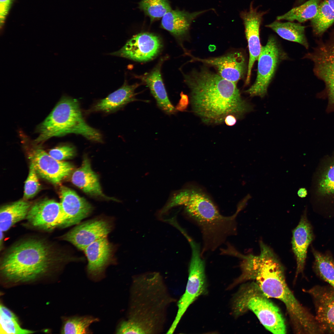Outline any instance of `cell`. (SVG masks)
Listing matches in <instances>:
<instances>
[{
	"label": "cell",
	"instance_id": "obj_15",
	"mask_svg": "<svg viewBox=\"0 0 334 334\" xmlns=\"http://www.w3.org/2000/svg\"><path fill=\"white\" fill-rule=\"evenodd\" d=\"M265 14L264 12L258 11L254 7L252 3H251L248 11L240 13V16L244 26L249 54L246 85L250 83L252 68L255 62L258 60L261 51L260 28L263 16Z\"/></svg>",
	"mask_w": 334,
	"mask_h": 334
},
{
	"label": "cell",
	"instance_id": "obj_23",
	"mask_svg": "<svg viewBox=\"0 0 334 334\" xmlns=\"http://www.w3.org/2000/svg\"><path fill=\"white\" fill-rule=\"evenodd\" d=\"M71 181L74 185L88 194L114 200L103 194L98 176L91 169L90 161L87 157L84 158L81 166L73 173Z\"/></svg>",
	"mask_w": 334,
	"mask_h": 334
},
{
	"label": "cell",
	"instance_id": "obj_8",
	"mask_svg": "<svg viewBox=\"0 0 334 334\" xmlns=\"http://www.w3.org/2000/svg\"><path fill=\"white\" fill-rule=\"evenodd\" d=\"M287 57L276 39L272 36L269 37L266 45L261 47L255 80L245 92L251 97H264L279 64Z\"/></svg>",
	"mask_w": 334,
	"mask_h": 334
},
{
	"label": "cell",
	"instance_id": "obj_27",
	"mask_svg": "<svg viewBox=\"0 0 334 334\" xmlns=\"http://www.w3.org/2000/svg\"><path fill=\"white\" fill-rule=\"evenodd\" d=\"M334 23V10L329 5L328 0L321 2L315 16L311 19L314 35L321 36Z\"/></svg>",
	"mask_w": 334,
	"mask_h": 334
},
{
	"label": "cell",
	"instance_id": "obj_26",
	"mask_svg": "<svg viewBox=\"0 0 334 334\" xmlns=\"http://www.w3.org/2000/svg\"><path fill=\"white\" fill-rule=\"evenodd\" d=\"M322 0H309L302 5L294 7L285 14L278 16V20H285L300 23L311 19L316 15Z\"/></svg>",
	"mask_w": 334,
	"mask_h": 334
},
{
	"label": "cell",
	"instance_id": "obj_24",
	"mask_svg": "<svg viewBox=\"0 0 334 334\" xmlns=\"http://www.w3.org/2000/svg\"><path fill=\"white\" fill-rule=\"evenodd\" d=\"M31 206L30 203L24 200L2 206L0 210V231L6 232L16 223L26 218Z\"/></svg>",
	"mask_w": 334,
	"mask_h": 334
},
{
	"label": "cell",
	"instance_id": "obj_20",
	"mask_svg": "<svg viewBox=\"0 0 334 334\" xmlns=\"http://www.w3.org/2000/svg\"><path fill=\"white\" fill-rule=\"evenodd\" d=\"M292 240L293 251L296 260L295 277L303 272L307 248L314 238L312 228L304 213L297 227L293 230Z\"/></svg>",
	"mask_w": 334,
	"mask_h": 334
},
{
	"label": "cell",
	"instance_id": "obj_1",
	"mask_svg": "<svg viewBox=\"0 0 334 334\" xmlns=\"http://www.w3.org/2000/svg\"><path fill=\"white\" fill-rule=\"evenodd\" d=\"M259 255L241 254L242 273L235 285L252 280L269 298L279 300L286 307L294 332L314 334L319 331L315 316L301 304L286 281L284 268L272 250L262 242Z\"/></svg>",
	"mask_w": 334,
	"mask_h": 334
},
{
	"label": "cell",
	"instance_id": "obj_36",
	"mask_svg": "<svg viewBox=\"0 0 334 334\" xmlns=\"http://www.w3.org/2000/svg\"><path fill=\"white\" fill-rule=\"evenodd\" d=\"M180 96L181 98L176 108L177 110L183 111L186 109L188 105V96L184 94L182 92L181 93Z\"/></svg>",
	"mask_w": 334,
	"mask_h": 334
},
{
	"label": "cell",
	"instance_id": "obj_11",
	"mask_svg": "<svg viewBox=\"0 0 334 334\" xmlns=\"http://www.w3.org/2000/svg\"><path fill=\"white\" fill-rule=\"evenodd\" d=\"M77 225L61 238L82 250L94 242L107 237L113 228L111 221L104 218H95Z\"/></svg>",
	"mask_w": 334,
	"mask_h": 334
},
{
	"label": "cell",
	"instance_id": "obj_22",
	"mask_svg": "<svg viewBox=\"0 0 334 334\" xmlns=\"http://www.w3.org/2000/svg\"><path fill=\"white\" fill-rule=\"evenodd\" d=\"M140 84H128L126 81L120 88L98 102L93 107L94 111L106 113L114 112L128 103L139 100L136 97L135 89Z\"/></svg>",
	"mask_w": 334,
	"mask_h": 334
},
{
	"label": "cell",
	"instance_id": "obj_34",
	"mask_svg": "<svg viewBox=\"0 0 334 334\" xmlns=\"http://www.w3.org/2000/svg\"><path fill=\"white\" fill-rule=\"evenodd\" d=\"M191 191L189 190H183L174 192L161 211V213H165L173 207L185 205L189 200Z\"/></svg>",
	"mask_w": 334,
	"mask_h": 334
},
{
	"label": "cell",
	"instance_id": "obj_13",
	"mask_svg": "<svg viewBox=\"0 0 334 334\" xmlns=\"http://www.w3.org/2000/svg\"><path fill=\"white\" fill-rule=\"evenodd\" d=\"M31 148L29 158L37 173L51 182L59 183L73 170V166L69 162L57 160L39 148Z\"/></svg>",
	"mask_w": 334,
	"mask_h": 334
},
{
	"label": "cell",
	"instance_id": "obj_14",
	"mask_svg": "<svg viewBox=\"0 0 334 334\" xmlns=\"http://www.w3.org/2000/svg\"><path fill=\"white\" fill-rule=\"evenodd\" d=\"M33 226L43 230L62 228L64 216L60 203L44 199L31 206L26 217Z\"/></svg>",
	"mask_w": 334,
	"mask_h": 334
},
{
	"label": "cell",
	"instance_id": "obj_25",
	"mask_svg": "<svg viewBox=\"0 0 334 334\" xmlns=\"http://www.w3.org/2000/svg\"><path fill=\"white\" fill-rule=\"evenodd\" d=\"M281 37L298 43L308 49V43L305 34V27L300 23L291 21L282 22L276 21L267 25Z\"/></svg>",
	"mask_w": 334,
	"mask_h": 334
},
{
	"label": "cell",
	"instance_id": "obj_7",
	"mask_svg": "<svg viewBox=\"0 0 334 334\" xmlns=\"http://www.w3.org/2000/svg\"><path fill=\"white\" fill-rule=\"evenodd\" d=\"M188 241L191 250L188 280L185 291L178 302L176 315L167 334L173 333L189 306L199 297L207 292L205 262L203 258L201 248L192 238Z\"/></svg>",
	"mask_w": 334,
	"mask_h": 334
},
{
	"label": "cell",
	"instance_id": "obj_4",
	"mask_svg": "<svg viewBox=\"0 0 334 334\" xmlns=\"http://www.w3.org/2000/svg\"><path fill=\"white\" fill-rule=\"evenodd\" d=\"M54 252L42 240L29 239L11 247L1 264L3 274L15 282H26L44 273L55 260Z\"/></svg>",
	"mask_w": 334,
	"mask_h": 334
},
{
	"label": "cell",
	"instance_id": "obj_29",
	"mask_svg": "<svg viewBox=\"0 0 334 334\" xmlns=\"http://www.w3.org/2000/svg\"><path fill=\"white\" fill-rule=\"evenodd\" d=\"M0 308L1 334H24L34 332L33 331L22 328L16 316L6 307L1 305Z\"/></svg>",
	"mask_w": 334,
	"mask_h": 334
},
{
	"label": "cell",
	"instance_id": "obj_30",
	"mask_svg": "<svg viewBox=\"0 0 334 334\" xmlns=\"http://www.w3.org/2000/svg\"><path fill=\"white\" fill-rule=\"evenodd\" d=\"M139 8L150 18L151 22L162 18L172 10L168 0H142Z\"/></svg>",
	"mask_w": 334,
	"mask_h": 334
},
{
	"label": "cell",
	"instance_id": "obj_9",
	"mask_svg": "<svg viewBox=\"0 0 334 334\" xmlns=\"http://www.w3.org/2000/svg\"><path fill=\"white\" fill-rule=\"evenodd\" d=\"M317 46L305 57L314 63L315 75L325 83L328 94L334 102V31L324 41H316Z\"/></svg>",
	"mask_w": 334,
	"mask_h": 334
},
{
	"label": "cell",
	"instance_id": "obj_21",
	"mask_svg": "<svg viewBox=\"0 0 334 334\" xmlns=\"http://www.w3.org/2000/svg\"><path fill=\"white\" fill-rule=\"evenodd\" d=\"M212 9L189 12L178 9L171 10L162 17L161 27L178 39L186 35L192 21L198 17Z\"/></svg>",
	"mask_w": 334,
	"mask_h": 334
},
{
	"label": "cell",
	"instance_id": "obj_6",
	"mask_svg": "<svg viewBox=\"0 0 334 334\" xmlns=\"http://www.w3.org/2000/svg\"><path fill=\"white\" fill-rule=\"evenodd\" d=\"M232 304L235 316L250 310L268 331L275 334L286 333L285 323L279 309L254 281L241 287L233 298Z\"/></svg>",
	"mask_w": 334,
	"mask_h": 334
},
{
	"label": "cell",
	"instance_id": "obj_39",
	"mask_svg": "<svg viewBox=\"0 0 334 334\" xmlns=\"http://www.w3.org/2000/svg\"><path fill=\"white\" fill-rule=\"evenodd\" d=\"M328 1L329 6L334 10V0H328Z\"/></svg>",
	"mask_w": 334,
	"mask_h": 334
},
{
	"label": "cell",
	"instance_id": "obj_12",
	"mask_svg": "<svg viewBox=\"0 0 334 334\" xmlns=\"http://www.w3.org/2000/svg\"><path fill=\"white\" fill-rule=\"evenodd\" d=\"M305 292L312 298L315 317L322 334H334V288L317 285Z\"/></svg>",
	"mask_w": 334,
	"mask_h": 334
},
{
	"label": "cell",
	"instance_id": "obj_31",
	"mask_svg": "<svg viewBox=\"0 0 334 334\" xmlns=\"http://www.w3.org/2000/svg\"><path fill=\"white\" fill-rule=\"evenodd\" d=\"M98 319L91 316L74 317L69 318L65 322L62 330V334H88L89 327Z\"/></svg>",
	"mask_w": 334,
	"mask_h": 334
},
{
	"label": "cell",
	"instance_id": "obj_35",
	"mask_svg": "<svg viewBox=\"0 0 334 334\" xmlns=\"http://www.w3.org/2000/svg\"><path fill=\"white\" fill-rule=\"evenodd\" d=\"M49 154L53 158L62 161L73 157L75 154V150L71 146L62 145L52 148Z\"/></svg>",
	"mask_w": 334,
	"mask_h": 334
},
{
	"label": "cell",
	"instance_id": "obj_3",
	"mask_svg": "<svg viewBox=\"0 0 334 334\" xmlns=\"http://www.w3.org/2000/svg\"><path fill=\"white\" fill-rule=\"evenodd\" d=\"M187 215L201 231V254L215 250L227 238L237 233L236 217L241 209L230 216L222 215L212 200L204 194L191 191L184 205Z\"/></svg>",
	"mask_w": 334,
	"mask_h": 334
},
{
	"label": "cell",
	"instance_id": "obj_5",
	"mask_svg": "<svg viewBox=\"0 0 334 334\" xmlns=\"http://www.w3.org/2000/svg\"><path fill=\"white\" fill-rule=\"evenodd\" d=\"M38 137L34 143H39L54 137L74 133L93 141L101 142L102 136L89 126L82 116L79 103L75 99L63 96L52 111L38 126Z\"/></svg>",
	"mask_w": 334,
	"mask_h": 334
},
{
	"label": "cell",
	"instance_id": "obj_38",
	"mask_svg": "<svg viewBox=\"0 0 334 334\" xmlns=\"http://www.w3.org/2000/svg\"><path fill=\"white\" fill-rule=\"evenodd\" d=\"M298 195L301 198H304L307 195V191L304 188H300L298 191Z\"/></svg>",
	"mask_w": 334,
	"mask_h": 334
},
{
	"label": "cell",
	"instance_id": "obj_18",
	"mask_svg": "<svg viewBox=\"0 0 334 334\" xmlns=\"http://www.w3.org/2000/svg\"><path fill=\"white\" fill-rule=\"evenodd\" d=\"M88 264L87 271L93 277L101 275L106 268L114 262V248L107 237L94 242L83 250Z\"/></svg>",
	"mask_w": 334,
	"mask_h": 334
},
{
	"label": "cell",
	"instance_id": "obj_33",
	"mask_svg": "<svg viewBox=\"0 0 334 334\" xmlns=\"http://www.w3.org/2000/svg\"><path fill=\"white\" fill-rule=\"evenodd\" d=\"M319 186V192L322 194L334 195V163L322 174Z\"/></svg>",
	"mask_w": 334,
	"mask_h": 334
},
{
	"label": "cell",
	"instance_id": "obj_17",
	"mask_svg": "<svg viewBox=\"0 0 334 334\" xmlns=\"http://www.w3.org/2000/svg\"><path fill=\"white\" fill-rule=\"evenodd\" d=\"M59 195L60 203L64 216L62 228L79 224L91 213V205L70 188L61 186Z\"/></svg>",
	"mask_w": 334,
	"mask_h": 334
},
{
	"label": "cell",
	"instance_id": "obj_16",
	"mask_svg": "<svg viewBox=\"0 0 334 334\" xmlns=\"http://www.w3.org/2000/svg\"><path fill=\"white\" fill-rule=\"evenodd\" d=\"M192 61L201 62L214 67L223 78L237 84L247 71L245 58L242 53L235 51L220 57L201 58L191 55Z\"/></svg>",
	"mask_w": 334,
	"mask_h": 334
},
{
	"label": "cell",
	"instance_id": "obj_10",
	"mask_svg": "<svg viewBox=\"0 0 334 334\" xmlns=\"http://www.w3.org/2000/svg\"><path fill=\"white\" fill-rule=\"evenodd\" d=\"M160 37L149 32H142L133 36L120 49L110 54L135 61L145 62L156 57L162 48Z\"/></svg>",
	"mask_w": 334,
	"mask_h": 334
},
{
	"label": "cell",
	"instance_id": "obj_37",
	"mask_svg": "<svg viewBox=\"0 0 334 334\" xmlns=\"http://www.w3.org/2000/svg\"><path fill=\"white\" fill-rule=\"evenodd\" d=\"M224 122L228 126H233L236 122V117L232 114L228 115L225 117Z\"/></svg>",
	"mask_w": 334,
	"mask_h": 334
},
{
	"label": "cell",
	"instance_id": "obj_32",
	"mask_svg": "<svg viewBox=\"0 0 334 334\" xmlns=\"http://www.w3.org/2000/svg\"><path fill=\"white\" fill-rule=\"evenodd\" d=\"M37 174L33 165L31 163L29 174L25 182L24 198L25 199L33 197L40 189Z\"/></svg>",
	"mask_w": 334,
	"mask_h": 334
},
{
	"label": "cell",
	"instance_id": "obj_28",
	"mask_svg": "<svg viewBox=\"0 0 334 334\" xmlns=\"http://www.w3.org/2000/svg\"><path fill=\"white\" fill-rule=\"evenodd\" d=\"M314 271L321 279L334 288V260L331 256L312 249Z\"/></svg>",
	"mask_w": 334,
	"mask_h": 334
},
{
	"label": "cell",
	"instance_id": "obj_19",
	"mask_svg": "<svg viewBox=\"0 0 334 334\" xmlns=\"http://www.w3.org/2000/svg\"><path fill=\"white\" fill-rule=\"evenodd\" d=\"M165 58H161L150 72L136 77L148 87L158 107L166 114L171 115L175 114L177 110L169 98L161 76V68L166 59Z\"/></svg>",
	"mask_w": 334,
	"mask_h": 334
},
{
	"label": "cell",
	"instance_id": "obj_2",
	"mask_svg": "<svg viewBox=\"0 0 334 334\" xmlns=\"http://www.w3.org/2000/svg\"><path fill=\"white\" fill-rule=\"evenodd\" d=\"M193 111L207 123L220 124L232 114L240 118L253 106L242 99L235 83L203 67L184 74Z\"/></svg>",
	"mask_w": 334,
	"mask_h": 334
}]
</instances>
